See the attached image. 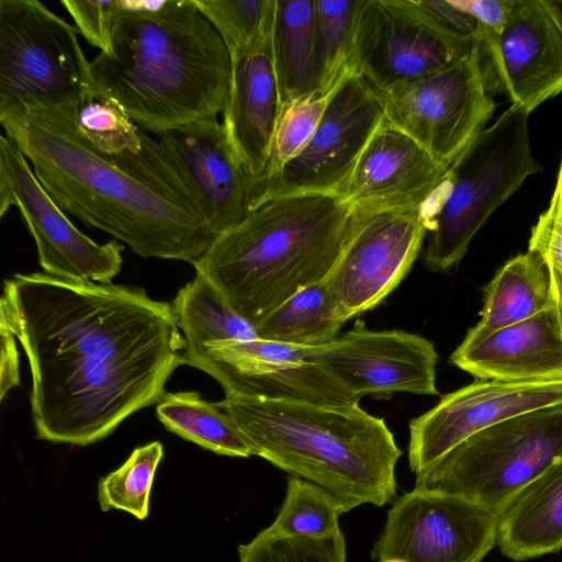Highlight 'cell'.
Here are the masks:
<instances>
[{
  "instance_id": "cell-23",
  "label": "cell",
  "mask_w": 562,
  "mask_h": 562,
  "mask_svg": "<svg viewBox=\"0 0 562 562\" xmlns=\"http://www.w3.org/2000/svg\"><path fill=\"white\" fill-rule=\"evenodd\" d=\"M496 544L514 561L562 549V458L531 481L501 514Z\"/></svg>"
},
{
  "instance_id": "cell-22",
  "label": "cell",
  "mask_w": 562,
  "mask_h": 562,
  "mask_svg": "<svg viewBox=\"0 0 562 562\" xmlns=\"http://www.w3.org/2000/svg\"><path fill=\"white\" fill-rule=\"evenodd\" d=\"M450 361L481 380H562V323L557 305L475 342H461Z\"/></svg>"
},
{
  "instance_id": "cell-32",
  "label": "cell",
  "mask_w": 562,
  "mask_h": 562,
  "mask_svg": "<svg viewBox=\"0 0 562 562\" xmlns=\"http://www.w3.org/2000/svg\"><path fill=\"white\" fill-rule=\"evenodd\" d=\"M77 123L85 137L110 155L138 153L147 135L113 97L97 86L80 100Z\"/></svg>"
},
{
  "instance_id": "cell-40",
  "label": "cell",
  "mask_w": 562,
  "mask_h": 562,
  "mask_svg": "<svg viewBox=\"0 0 562 562\" xmlns=\"http://www.w3.org/2000/svg\"><path fill=\"white\" fill-rule=\"evenodd\" d=\"M1 360H0V400L13 387L20 385L19 351L16 337L10 327L0 322Z\"/></svg>"
},
{
  "instance_id": "cell-11",
  "label": "cell",
  "mask_w": 562,
  "mask_h": 562,
  "mask_svg": "<svg viewBox=\"0 0 562 562\" xmlns=\"http://www.w3.org/2000/svg\"><path fill=\"white\" fill-rule=\"evenodd\" d=\"M428 229L424 209L352 207L341 252L326 277L346 322L375 307L398 285Z\"/></svg>"
},
{
  "instance_id": "cell-33",
  "label": "cell",
  "mask_w": 562,
  "mask_h": 562,
  "mask_svg": "<svg viewBox=\"0 0 562 562\" xmlns=\"http://www.w3.org/2000/svg\"><path fill=\"white\" fill-rule=\"evenodd\" d=\"M225 43L232 60L273 26L276 0H194Z\"/></svg>"
},
{
  "instance_id": "cell-15",
  "label": "cell",
  "mask_w": 562,
  "mask_h": 562,
  "mask_svg": "<svg viewBox=\"0 0 562 562\" xmlns=\"http://www.w3.org/2000/svg\"><path fill=\"white\" fill-rule=\"evenodd\" d=\"M383 120L373 89L351 74L334 92L310 144L267 184L256 204L288 194L341 195Z\"/></svg>"
},
{
  "instance_id": "cell-3",
  "label": "cell",
  "mask_w": 562,
  "mask_h": 562,
  "mask_svg": "<svg viewBox=\"0 0 562 562\" xmlns=\"http://www.w3.org/2000/svg\"><path fill=\"white\" fill-rule=\"evenodd\" d=\"M90 72L137 125L157 135L217 119L232 58L194 0H166L154 12L119 8L111 53L90 61Z\"/></svg>"
},
{
  "instance_id": "cell-41",
  "label": "cell",
  "mask_w": 562,
  "mask_h": 562,
  "mask_svg": "<svg viewBox=\"0 0 562 562\" xmlns=\"http://www.w3.org/2000/svg\"><path fill=\"white\" fill-rule=\"evenodd\" d=\"M540 217L549 222L562 233V159L550 204Z\"/></svg>"
},
{
  "instance_id": "cell-9",
  "label": "cell",
  "mask_w": 562,
  "mask_h": 562,
  "mask_svg": "<svg viewBox=\"0 0 562 562\" xmlns=\"http://www.w3.org/2000/svg\"><path fill=\"white\" fill-rule=\"evenodd\" d=\"M474 48V36L449 30L416 0H360L353 67L374 90L446 70Z\"/></svg>"
},
{
  "instance_id": "cell-28",
  "label": "cell",
  "mask_w": 562,
  "mask_h": 562,
  "mask_svg": "<svg viewBox=\"0 0 562 562\" xmlns=\"http://www.w3.org/2000/svg\"><path fill=\"white\" fill-rule=\"evenodd\" d=\"M171 305L183 334L184 357L209 342L257 338L254 326L200 273L178 291Z\"/></svg>"
},
{
  "instance_id": "cell-27",
  "label": "cell",
  "mask_w": 562,
  "mask_h": 562,
  "mask_svg": "<svg viewBox=\"0 0 562 562\" xmlns=\"http://www.w3.org/2000/svg\"><path fill=\"white\" fill-rule=\"evenodd\" d=\"M165 428L214 453L249 458L255 451L233 418L198 392L166 393L156 405Z\"/></svg>"
},
{
  "instance_id": "cell-2",
  "label": "cell",
  "mask_w": 562,
  "mask_h": 562,
  "mask_svg": "<svg viewBox=\"0 0 562 562\" xmlns=\"http://www.w3.org/2000/svg\"><path fill=\"white\" fill-rule=\"evenodd\" d=\"M80 101H24L0 124L56 204L144 258L196 262L217 235L158 139L110 155L78 127Z\"/></svg>"
},
{
  "instance_id": "cell-12",
  "label": "cell",
  "mask_w": 562,
  "mask_h": 562,
  "mask_svg": "<svg viewBox=\"0 0 562 562\" xmlns=\"http://www.w3.org/2000/svg\"><path fill=\"white\" fill-rule=\"evenodd\" d=\"M498 518L459 495L414 487L386 514L376 562H482L497 542Z\"/></svg>"
},
{
  "instance_id": "cell-25",
  "label": "cell",
  "mask_w": 562,
  "mask_h": 562,
  "mask_svg": "<svg viewBox=\"0 0 562 562\" xmlns=\"http://www.w3.org/2000/svg\"><path fill=\"white\" fill-rule=\"evenodd\" d=\"M272 58L281 104L291 97L316 91V0H276Z\"/></svg>"
},
{
  "instance_id": "cell-19",
  "label": "cell",
  "mask_w": 562,
  "mask_h": 562,
  "mask_svg": "<svg viewBox=\"0 0 562 562\" xmlns=\"http://www.w3.org/2000/svg\"><path fill=\"white\" fill-rule=\"evenodd\" d=\"M273 26L232 60L223 126L254 203L269 180L276 127L281 110L272 58Z\"/></svg>"
},
{
  "instance_id": "cell-14",
  "label": "cell",
  "mask_w": 562,
  "mask_h": 562,
  "mask_svg": "<svg viewBox=\"0 0 562 562\" xmlns=\"http://www.w3.org/2000/svg\"><path fill=\"white\" fill-rule=\"evenodd\" d=\"M214 378L225 396L321 405H357L359 398L307 359V347L255 338L221 340L184 357Z\"/></svg>"
},
{
  "instance_id": "cell-17",
  "label": "cell",
  "mask_w": 562,
  "mask_h": 562,
  "mask_svg": "<svg viewBox=\"0 0 562 562\" xmlns=\"http://www.w3.org/2000/svg\"><path fill=\"white\" fill-rule=\"evenodd\" d=\"M485 90L530 113L562 92V32L542 0H513L495 40L475 37Z\"/></svg>"
},
{
  "instance_id": "cell-38",
  "label": "cell",
  "mask_w": 562,
  "mask_h": 562,
  "mask_svg": "<svg viewBox=\"0 0 562 562\" xmlns=\"http://www.w3.org/2000/svg\"><path fill=\"white\" fill-rule=\"evenodd\" d=\"M460 10L472 15L477 27L474 37L480 40L497 38L507 21L513 0H450Z\"/></svg>"
},
{
  "instance_id": "cell-7",
  "label": "cell",
  "mask_w": 562,
  "mask_h": 562,
  "mask_svg": "<svg viewBox=\"0 0 562 562\" xmlns=\"http://www.w3.org/2000/svg\"><path fill=\"white\" fill-rule=\"evenodd\" d=\"M562 458V404L487 427L416 473L415 487L459 495L499 517Z\"/></svg>"
},
{
  "instance_id": "cell-37",
  "label": "cell",
  "mask_w": 562,
  "mask_h": 562,
  "mask_svg": "<svg viewBox=\"0 0 562 562\" xmlns=\"http://www.w3.org/2000/svg\"><path fill=\"white\" fill-rule=\"evenodd\" d=\"M528 249L537 251L548 263L562 323V233L539 216L531 228Z\"/></svg>"
},
{
  "instance_id": "cell-1",
  "label": "cell",
  "mask_w": 562,
  "mask_h": 562,
  "mask_svg": "<svg viewBox=\"0 0 562 562\" xmlns=\"http://www.w3.org/2000/svg\"><path fill=\"white\" fill-rule=\"evenodd\" d=\"M0 322L29 361L36 438L53 443L106 438L184 364L172 305L138 286L18 273L3 282Z\"/></svg>"
},
{
  "instance_id": "cell-5",
  "label": "cell",
  "mask_w": 562,
  "mask_h": 562,
  "mask_svg": "<svg viewBox=\"0 0 562 562\" xmlns=\"http://www.w3.org/2000/svg\"><path fill=\"white\" fill-rule=\"evenodd\" d=\"M217 404L263 458L336 497L345 513L396 495L402 456L383 418L357 405L225 396Z\"/></svg>"
},
{
  "instance_id": "cell-16",
  "label": "cell",
  "mask_w": 562,
  "mask_h": 562,
  "mask_svg": "<svg viewBox=\"0 0 562 562\" xmlns=\"http://www.w3.org/2000/svg\"><path fill=\"white\" fill-rule=\"evenodd\" d=\"M307 359L322 367L359 400L397 392L437 395L438 353L432 341L398 329L372 330L361 321Z\"/></svg>"
},
{
  "instance_id": "cell-6",
  "label": "cell",
  "mask_w": 562,
  "mask_h": 562,
  "mask_svg": "<svg viewBox=\"0 0 562 562\" xmlns=\"http://www.w3.org/2000/svg\"><path fill=\"white\" fill-rule=\"evenodd\" d=\"M529 114L512 104L450 165L428 222L424 259L429 269L458 265L494 211L541 170L530 150Z\"/></svg>"
},
{
  "instance_id": "cell-34",
  "label": "cell",
  "mask_w": 562,
  "mask_h": 562,
  "mask_svg": "<svg viewBox=\"0 0 562 562\" xmlns=\"http://www.w3.org/2000/svg\"><path fill=\"white\" fill-rule=\"evenodd\" d=\"M334 92L328 95L316 91L303 93L291 97L281 104L267 184L310 144Z\"/></svg>"
},
{
  "instance_id": "cell-13",
  "label": "cell",
  "mask_w": 562,
  "mask_h": 562,
  "mask_svg": "<svg viewBox=\"0 0 562 562\" xmlns=\"http://www.w3.org/2000/svg\"><path fill=\"white\" fill-rule=\"evenodd\" d=\"M19 209L44 272L78 282L109 283L121 271L124 246L98 244L80 232L35 177L20 148L0 137V217Z\"/></svg>"
},
{
  "instance_id": "cell-30",
  "label": "cell",
  "mask_w": 562,
  "mask_h": 562,
  "mask_svg": "<svg viewBox=\"0 0 562 562\" xmlns=\"http://www.w3.org/2000/svg\"><path fill=\"white\" fill-rule=\"evenodd\" d=\"M345 510L339 501L321 486L297 477H288L284 501L269 532L286 537L326 538L340 530Z\"/></svg>"
},
{
  "instance_id": "cell-31",
  "label": "cell",
  "mask_w": 562,
  "mask_h": 562,
  "mask_svg": "<svg viewBox=\"0 0 562 562\" xmlns=\"http://www.w3.org/2000/svg\"><path fill=\"white\" fill-rule=\"evenodd\" d=\"M164 447L151 441L135 448L116 470L100 477L97 497L102 512H127L139 520L149 514L150 492Z\"/></svg>"
},
{
  "instance_id": "cell-8",
  "label": "cell",
  "mask_w": 562,
  "mask_h": 562,
  "mask_svg": "<svg viewBox=\"0 0 562 562\" xmlns=\"http://www.w3.org/2000/svg\"><path fill=\"white\" fill-rule=\"evenodd\" d=\"M95 85L77 29L36 0H0V109L80 101Z\"/></svg>"
},
{
  "instance_id": "cell-10",
  "label": "cell",
  "mask_w": 562,
  "mask_h": 562,
  "mask_svg": "<svg viewBox=\"0 0 562 562\" xmlns=\"http://www.w3.org/2000/svg\"><path fill=\"white\" fill-rule=\"evenodd\" d=\"M373 91L385 120L446 166L484 128L496 106L485 90L476 48L446 70Z\"/></svg>"
},
{
  "instance_id": "cell-36",
  "label": "cell",
  "mask_w": 562,
  "mask_h": 562,
  "mask_svg": "<svg viewBox=\"0 0 562 562\" xmlns=\"http://www.w3.org/2000/svg\"><path fill=\"white\" fill-rule=\"evenodd\" d=\"M74 19L80 34L101 53L110 54L112 35L117 19L116 0H60Z\"/></svg>"
},
{
  "instance_id": "cell-39",
  "label": "cell",
  "mask_w": 562,
  "mask_h": 562,
  "mask_svg": "<svg viewBox=\"0 0 562 562\" xmlns=\"http://www.w3.org/2000/svg\"><path fill=\"white\" fill-rule=\"evenodd\" d=\"M417 3L449 30L473 36L477 22L469 13L457 8L450 0H416Z\"/></svg>"
},
{
  "instance_id": "cell-42",
  "label": "cell",
  "mask_w": 562,
  "mask_h": 562,
  "mask_svg": "<svg viewBox=\"0 0 562 562\" xmlns=\"http://www.w3.org/2000/svg\"><path fill=\"white\" fill-rule=\"evenodd\" d=\"M542 2L562 32V0H542Z\"/></svg>"
},
{
  "instance_id": "cell-26",
  "label": "cell",
  "mask_w": 562,
  "mask_h": 562,
  "mask_svg": "<svg viewBox=\"0 0 562 562\" xmlns=\"http://www.w3.org/2000/svg\"><path fill=\"white\" fill-rule=\"evenodd\" d=\"M345 323L325 278L296 292L254 328L263 340L315 348L334 341Z\"/></svg>"
},
{
  "instance_id": "cell-24",
  "label": "cell",
  "mask_w": 562,
  "mask_h": 562,
  "mask_svg": "<svg viewBox=\"0 0 562 562\" xmlns=\"http://www.w3.org/2000/svg\"><path fill=\"white\" fill-rule=\"evenodd\" d=\"M557 305L546 260L529 250L509 259L485 288L480 321L463 344H472L503 327Z\"/></svg>"
},
{
  "instance_id": "cell-35",
  "label": "cell",
  "mask_w": 562,
  "mask_h": 562,
  "mask_svg": "<svg viewBox=\"0 0 562 562\" xmlns=\"http://www.w3.org/2000/svg\"><path fill=\"white\" fill-rule=\"evenodd\" d=\"M239 562H346L341 530L326 538L286 537L260 531L238 547Z\"/></svg>"
},
{
  "instance_id": "cell-18",
  "label": "cell",
  "mask_w": 562,
  "mask_h": 562,
  "mask_svg": "<svg viewBox=\"0 0 562 562\" xmlns=\"http://www.w3.org/2000/svg\"><path fill=\"white\" fill-rule=\"evenodd\" d=\"M562 404V380H481L443 395L409 422L408 464L415 474L470 436L515 416Z\"/></svg>"
},
{
  "instance_id": "cell-29",
  "label": "cell",
  "mask_w": 562,
  "mask_h": 562,
  "mask_svg": "<svg viewBox=\"0 0 562 562\" xmlns=\"http://www.w3.org/2000/svg\"><path fill=\"white\" fill-rule=\"evenodd\" d=\"M360 0H316L318 79L316 92L328 95L355 72V24Z\"/></svg>"
},
{
  "instance_id": "cell-4",
  "label": "cell",
  "mask_w": 562,
  "mask_h": 562,
  "mask_svg": "<svg viewBox=\"0 0 562 562\" xmlns=\"http://www.w3.org/2000/svg\"><path fill=\"white\" fill-rule=\"evenodd\" d=\"M352 207L338 194L263 200L240 223L218 235L192 266L254 326L330 273Z\"/></svg>"
},
{
  "instance_id": "cell-21",
  "label": "cell",
  "mask_w": 562,
  "mask_h": 562,
  "mask_svg": "<svg viewBox=\"0 0 562 562\" xmlns=\"http://www.w3.org/2000/svg\"><path fill=\"white\" fill-rule=\"evenodd\" d=\"M449 167L384 117L341 196L366 209H424L428 217Z\"/></svg>"
},
{
  "instance_id": "cell-20",
  "label": "cell",
  "mask_w": 562,
  "mask_h": 562,
  "mask_svg": "<svg viewBox=\"0 0 562 562\" xmlns=\"http://www.w3.org/2000/svg\"><path fill=\"white\" fill-rule=\"evenodd\" d=\"M156 136L217 236L248 215L252 192L234 157L223 123L217 119L198 121Z\"/></svg>"
}]
</instances>
